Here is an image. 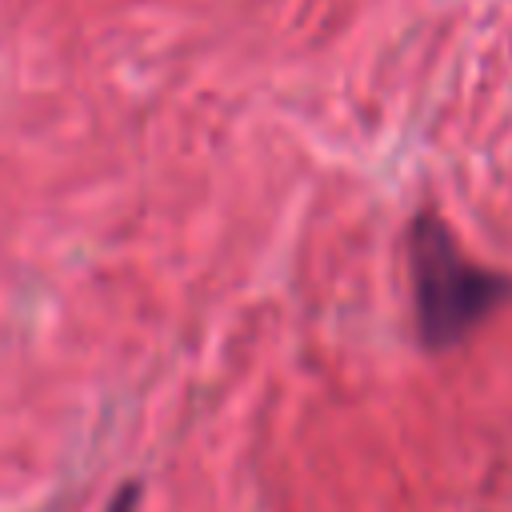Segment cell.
<instances>
[{
    "instance_id": "obj_1",
    "label": "cell",
    "mask_w": 512,
    "mask_h": 512,
    "mask_svg": "<svg viewBox=\"0 0 512 512\" xmlns=\"http://www.w3.org/2000/svg\"><path fill=\"white\" fill-rule=\"evenodd\" d=\"M408 272L420 340L432 352L456 348L492 308L512 296V280L472 264L440 216L424 212L408 228Z\"/></svg>"
}]
</instances>
